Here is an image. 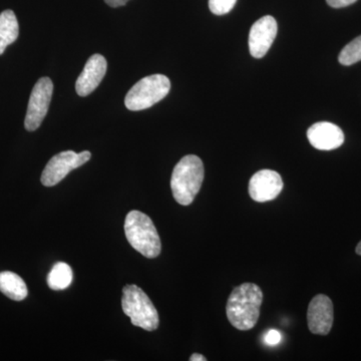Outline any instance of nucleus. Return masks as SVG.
Masks as SVG:
<instances>
[{
    "label": "nucleus",
    "instance_id": "nucleus-20",
    "mask_svg": "<svg viewBox=\"0 0 361 361\" xmlns=\"http://www.w3.org/2000/svg\"><path fill=\"white\" fill-rule=\"evenodd\" d=\"M104 1L111 7H120L126 6L130 0H104Z\"/></svg>",
    "mask_w": 361,
    "mask_h": 361
},
{
    "label": "nucleus",
    "instance_id": "nucleus-21",
    "mask_svg": "<svg viewBox=\"0 0 361 361\" xmlns=\"http://www.w3.org/2000/svg\"><path fill=\"white\" fill-rule=\"evenodd\" d=\"M190 360H191V361H206L207 358L204 357V356L202 355H199V353H194V355H192L191 357H190Z\"/></svg>",
    "mask_w": 361,
    "mask_h": 361
},
{
    "label": "nucleus",
    "instance_id": "nucleus-17",
    "mask_svg": "<svg viewBox=\"0 0 361 361\" xmlns=\"http://www.w3.org/2000/svg\"><path fill=\"white\" fill-rule=\"evenodd\" d=\"M237 0H209V8L216 16H224L230 13Z\"/></svg>",
    "mask_w": 361,
    "mask_h": 361
},
{
    "label": "nucleus",
    "instance_id": "nucleus-16",
    "mask_svg": "<svg viewBox=\"0 0 361 361\" xmlns=\"http://www.w3.org/2000/svg\"><path fill=\"white\" fill-rule=\"evenodd\" d=\"M342 66H351L361 61V35L349 42L338 56Z\"/></svg>",
    "mask_w": 361,
    "mask_h": 361
},
{
    "label": "nucleus",
    "instance_id": "nucleus-11",
    "mask_svg": "<svg viewBox=\"0 0 361 361\" xmlns=\"http://www.w3.org/2000/svg\"><path fill=\"white\" fill-rule=\"evenodd\" d=\"M106 68H108V63L103 56L94 54L90 56L85 63L84 71L75 82V90L78 96L87 97L92 94L106 75Z\"/></svg>",
    "mask_w": 361,
    "mask_h": 361
},
{
    "label": "nucleus",
    "instance_id": "nucleus-14",
    "mask_svg": "<svg viewBox=\"0 0 361 361\" xmlns=\"http://www.w3.org/2000/svg\"><path fill=\"white\" fill-rule=\"evenodd\" d=\"M20 35L18 18L13 11L0 13V56L6 51L9 44H13Z\"/></svg>",
    "mask_w": 361,
    "mask_h": 361
},
{
    "label": "nucleus",
    "instance_id": "nucleus-4",
    "mask_svg": "<svg viewBox=\"0 0 361 361\" xmlns=\"http://www.w3.org/2000/svg\"><path fill=\"white\" fill-rule=\"evenodd\" d=\"M122 307L133 325L154 331L160 324V318L149 296L137 285H126L123 289Z\"/></svg>",
    "mask_w": 361,
    "mask_h": 361
},
{
    "label": "nucleus",
    "instance_id": "nucleus-19",
    "mask_svg": "<svg viewBox=\"0 0 361 361\" xmlns=\"http://www.w3.org/2000/svg\"><path fill=\"white\" fill-rule=\"evenodd\" d=\"M357 0H326L327 4L334 8H341L355 4Z\"/></svg>",
    "mask_w": 361,
    "mask_h": 361
},
{
    "label": "nucleus",
    "instance_id": "nucleus-22",
    "mask_svg": "<svg viewBox=\"0 0 361 361\" xmlns=\"http://www.w3.org/2000/svg\"><path fill=\"white\" fill-rule=\"evenodd\" d=\"M355 252L357 255L361 256V241L358 243V245L356 246Z\"/></svg>",
    "mask_w": 361,
    "mask_h": 361
},
{
    "label": "nucleus",
    "instance_id": "nucleus-7",
    "mask_svg": "<svg viewBox=\"0 0 361 361\" xmlns=\"http://www.w3.org/2000/svg\"><path fill=\"white\" fill-rule=\"evenodd\" d=\"M52 92L54 82L49 78H40L33 87L25 120V127L28 132L37 130L42 125L49 111Z\"/></svg>",
    "mask_w": 361,
    "mask_h": 361
},
{
    "label": "nucleus",
    "instance_id": "nucleus-12",
    "mask_svg": "<svg viewBox=\"0 0 361 361\" xmlns=\"http://www.w3.org/2000/svg\"><path fill=\"white\" fill-rule=\"evenodd\" d=\"M311 146L320 151H331L344 142V134L338 126L329 122L316 123L307 130Z\"/></svg>",
    "mask_w": 361,
    "mask_h": 361
},
{
    "label": "nucleus",
    "instance_id": "nucleus-6",
    "mask_svg": "<svg viewBox=\"0 0 361 361\" xmlns=\"http://www.w3.org/2000/svg\"><path fill=\"white\" fill-rule=\"evenodd\" d=\"M92 154L84 151L78 154L73 151H65L52 157L45 166L42 175V183L45 187L56 186L65 179L71 171L82 167L90 160Z\"/></svg>",
    "mask_w": 361,
    "mask_h": 361
},
{
    "label": "nucleus",
    "instance_id": "nucleus-3",
    "mask_svg": "<svg viewBox=\"0 0 361 361\" xmlns=\"http://www.w3.org/2000/svg\"><path fill=\"white\" fill-rule=\"evenodd\" d=\"M125 233L133 248L145 257H158L161 251L160 235L153 221L140 211H130L125 221Z\"/></svg>",
    "mask_w": 361,
    "mask_h": 361
},
{
    "label": "nucleus",
    "instance_id": "nucleus-18",
    "mask_svg": "<svg viewBox=\"0 0 361 361\" xmlns=\"http://www.w3.org/2000/svg\"><path fill=\"white\" fill-rule=\"evenodd\" d=\"M282 341V336L276 329H271L266 334L264 341L267 345L275 346Z\"/></svg>",
    "mask_w": 361,
    "mask_h": 361
},
{
    "label": "nucleus",
    "instance_id": "nucleus-2",
    "mask_svg": "<svg viewBox=\"0 0 361 361\" xmlns=\"http://www.w3.org/2000/svg\"><path fill=\"white\" fill-rule=\"evenodd\" d=\"M203 161L195 155L185 156L176 165L171 178L173 196L180 205L189 206L193 203L203 184Z\"/></svg>",
    "mask_w": 361,
    "mask_h": 361
},
{
    "label": "nucleus",
    "instance_id": "nucleus-1",
    "mask_svg": "<svg viewBox=\"0 0 361 361\" xmlns=\"http://www.w3.org/2000/svg\"><path fill=\"white\" fill-rule=\"evenodd\" d=\"M263 292L258 285L243 283L232 291L226 306L228 320L241 331L250 330L257 324L260 316Z\"/></svg>",
    "mask_w": 361,
    "mask_h": 361
},
{
    "label": "nucleus",
    "instance_id": "nucleus-5",
    "mask_svg": "<svg viewBox=\"0 0 361 361\" xmlns=\"http://www.w3.org/2000/svg\"><path fill=\"white\" fill-rule=\"evenodd\" d=\"M170 89V80L166 75H149L129 90L125 99L126 106L130 111L146 110L167 96Z\"/></svg>",
    "mask_w": 361,
    "mask_h": 361
},
{
    "label": "nucleus",
    "instance_id": "nucleus-15",
    "mask_svg": "<svg viewBox=\"0 0 361 361\" xmlns=\"http://www.w3.org/2000/svg\"><path fill=\"white\" fill-rule=\"evenodd\" d=\"M73 282V270L65 262H59L47 275V285L52 290L59 291L68 288Z\"/></svg>",
    "mask_w": 361,
    "mask_h": 361
},
{
    "label": "nucleus",
    "instance_id": "nucleus-13",
    "mask_svg": "<svg viewBox=\"0 0 361 361\" xmlns=\"http://www.w3.org/2000/svg\"><path fill=\"white\" fill-rule=\"evenodd\" d=\"M0 291L14 301H23L28 294L23 278L11 271L0 273Z\"/></svg>",
    "mask_w": 361,
    "mask_h": 361
},
{
    "label": "nucleus",
    "instance_id": "nucleus-10",
    "mask_svg": "<svg viewBox=\"0 0 361 361\" xmlns=\"http://www.w3.org/2000/svg\"><path fill=\"white\" fill-rule=\"evenodd\" d=\"M334 316L331 299L324 294H318L308 306L307 322L310 331L317 336H327L334 325Z\"/></svg>",
    "mask_w": 361,
    "mask_h": 361
},
{
    "label": "nucleus",
    "instance_id": "nucleus-8",
    "mask_svg": "<svg viewBox=\"0 0 361 361\" xmlns=\"http://www.w3.org/2000/svg\"><path fill=\"white\" fill-rule=\"evenodd\" d=\"M283 189L281 176L272 170H261L249 180V195L254 201L265 203L276 199Z\"/></svg>",
    "mask_w": 361,
    "mask_h": 361
},
{
    "label": "nucleus",
    "instance_id": "nucleus-9",
    "mask_svg": "<svg viewBox=\"0 0 361 361\" xmlns=\"http://www.w3.org/2000/svg\"><path fill=\"white\" fill-rule=\"evenodd\" d=\"M278 25L273 16L261 18L252 25L249 32V51L255 59H262L269 51L277 35Z\"/></svg>",
    "mask_w": 361,
    "mask_h": 361
}]
</instances>
